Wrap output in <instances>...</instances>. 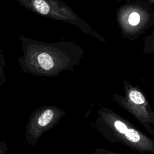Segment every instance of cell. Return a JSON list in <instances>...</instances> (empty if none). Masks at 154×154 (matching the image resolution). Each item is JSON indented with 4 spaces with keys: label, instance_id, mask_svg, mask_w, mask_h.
I'll list each match as a JSON object with an SVG mask.
<instances>
[{
    "label": "cell",
    "instance_id": "8",
    "mask_svg": "<svg viewBox=\"0 0 154 154\" xmlns=\"http://www.w3.org/2000/svg\"><path fill=\"white\" fill-rule=\"evenodd\" d=\"M7 152V145L4 141L1 143V154H5Z\"/></svg>",
    "mask_w": 154,
    "mask_h": 154
},
{
    "label": "cell",
    "instance_id": "2",
    "mask_svg": "<svg viewBox=\"0 0 154 154\" xmlns=\"http://www.w3.org/2000/svg\"><path fill=\"white\" fill-rule=\"evenodd\" d=\"M125 95L117 93L112 99L124 109L131 113L149 134L154 135V111L143 91L137 85L123 81Z\"/></svg>",
    "mask_w": 154,
    "mask_h": 154
},
{
    "label": "cell",
    "instance_id": "1",
    "mask_svg": "<svg viewBox=\"0 0 154 154\" xmlns=\"http://www.w3.org/2000/svg\"><path fill=\"white\" fill-rule=\"evenodd\" d=\"M94 127L111 143H122L140 153L154 154V140L109 108L102 107L97 110Z\"/></svg>",
    "mask_w": 154,
    "mask_h": 154
},
{
    "label": "cell",
    "instance_id": "7",
    "mask_svg": "<svg viewBox=\"0 0 154 154\" xmlns=\"http://www.w3.org/2000/svg\"><path fill=\"white\" fill-rule=\"evenodd\" d=\"M90 154H119V153L108 150L107 149H105L101 148L91 152Z\"/></svg>",
    "mask_w": 154,
    "mask_h": 154
},
{
    "label": "cell",
    "instance_id": "3",
    "mask_svg": "<svg viewBox=\"0 0 154 154\" xmlns=\"http://www.w3.org/2000/svg\"><path fill=\"white\" fill-rule=\"evenodd\" d=\"M65 114L62 109L55 106H45L35 110L29 117L26 127L27 143L31 146L36 144L42 135L57 125Z\"/></svg>",
    "mask_w": 154,
    "mask_h": 154
},
{
    "label": "cell",
    "instance_id": "5",
    "mask_svg": "<svg viewBox=\"0 0 154 154\" xmlns=\"http://www.w3.org/2000/svg\"><path fill=\"white\" fill-rule=\"evenodd\" d=\"M141 20V17L139 13L137 12H132L131 13L128 18L129 23L132 26H136L138 25Z\"/></svg>",
    "mask_w": 154,
    "mask_h": 154
},
{
    "label": "cell",
    "instance_id": "9",
    "mask_svg": "<svg viewBox=\"0 0 154 154\" xmlns=\"http://www.w3.org/2000/svg\"><path fill=\"white\" fill-rule=\"evenodd\" d=\"M150 1H152V2H154V0H150Z\"/></svg>",
    "mask_w": 154,
    "mask_h": 154
},
{
    "label": "cell",
    "instance_id": "4",
    "mask_svg": "<svg viewBox=\"0 0 154 154\" xmlns=\"http://www.w3.org/2000/svg\"><path fill=\"white\" fill-rule=\"evenodd\" d=\"M34 6L35 10L42 14H47L49 12V6L45 0H35Z\"/></svg>",
    "mask_w": 154,
    "mask_h": 154
},
{
    "label": "cell",
    "instance_id": "6",
    "mask_svg": "<svg viewBox=\"0 0 154 154\" xmlns=\"http://www.w3.org/2000/svg\"><path fill=\"white\" fill-rule=\"evenodd\" d=\"M146 52L149 54L154 53V32L149 36V43L146 48Z\"/></svg>",
    "mask_w": 154,
    "mask_h": 154
}]
</instances>
